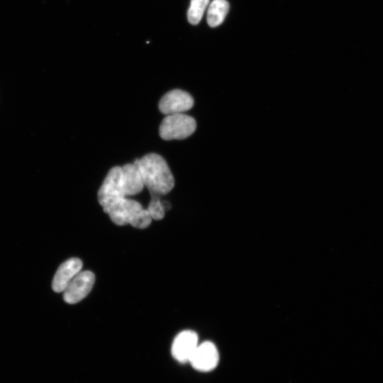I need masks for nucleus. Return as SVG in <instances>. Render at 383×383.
<instances>
[{
	"label": "nucleus",
	"instance_id": "nucleus-1",
	"mask_svg": "<svg viewBox=\"0 0 383 383\" xmlns=\"http://www.w3.org/2000/svg\"><path fill=\"white\" fill-rule=\"evenodd\" d=\"M151 195L165 196L175 186L174 177L165 159L156 153H149L134 163Z\"/></svg>",
	"mask_w": 383,
	"mask_h": 383
},
{
	"label": "nucleus",
	"instance_id": "nucleus-2",
	"mask_svg": "<svg viewBox=\"0 0 383 383\" xmlns=\"http://www.w3.org/2000/svg\"><path fill=\"white\" fill-rule=\"evenodd\" d=\"M197 129L194 118L184 114L168 115L161 123L159 134L165 141L182 140L193 134Z\"/></svg>",
	"mask_w": 383,
	"mask_h": 383
},
{
	"label": "nucleus",
	"instance_id": "nucleus-3",
	"mask_svg": "<svg viewBox=\"0 0 383 383\" xmlns=\"http://www.w3.org/2000/svg\"><path fill=\"white\" fill-rule=\"evenodd\" d=\"M126 198L122 180V167L113 168L100 188L98 199L104 212L117 201Z\"/></svg>",
	"mask_w": 383,
	"mask_h": 383
},
{
	"label": "nucleus",
	"instance_id": "nucleus-4",
	"mask_svg": "<svg viewBox=\"0 0 383 383\" xmlns=\"http://www.w3.org/2000/svg\"><path fill=\"white\" fill-rule=\"evenodd\" d=\"M95 276L90 271L80 272L63 292L65 302L70 305L80 303L92 291Z\"/></svg>",
	"mask_w": 383,
	"mask_h": 383
},
{
	"label": "nucleus",
	"instance_id": "nucleus-5",
	"mask_svg": "<svg viewBox=\"0 0 383 383\" xmlns=\"http://www.w3.org/2000/svg\"><path fill=\"white\" fill-rule=\"evenodd\" d=\"M194 106L193 97L187 92L172 89L166 93L158 105L160 112L165 115L182 114Z\"/></svg>",
	"mask_w": 383,
	"mask_h": 383
},
{
	"label": "nucleus",
	"instance_id": "nucleus-6",
	"mask_svg": "<svg viewBox=\"0 0 383 383\" xmlns=\"http://www.w3.org/2000/svg\"><path fill=\"white\" fill-rule=\"evenodd\" d=\"M142 209L143 207L138 202L125 198L113 204L105 213L116 225L125 226L130 225Z\"/></svg>",
	"mask_w": 383,
	"mask_h": 383
},
{
	"label": "nucleus",
	"instance_id": "nucleus-7",
	"mask_svg": "<svg viewBox=\"0 0 383 383\" xmlns=\"http://www.w3.org/2000/svg\"><path fill=\"white\" fill-rule=\"evenodd\" d=\"M199 336L191 330L180 332L174 339L171 353L180 363L189 362L199 346Z\"/></svg>",
	"mask_w": 383,
	"mask_h": 383
},
{
	"label": "nucleus",
	"instance_id": "nucleus-8",
	"mask_svg": "<svg viewBox=\"0 0 383 383\" xmlns=\"http://www.w3.org/2000/svg\"><path fill=\"white\" fill-rule=\"evenodd\" d=\"M219 360L216 346L211 341H206L199 345L189 363L197 370L210 372L217 367Z\"/></svg>",
	"mask_w": 383,
	"mask_h": 383
},
{
	"label": "nucleus",
	"instance_id": "nucleus-9",
	"mask_svg": "<svg viewBox=\"0 0 383 383\" xmlns=\"http://www.w3.org/2000/svg\"><path fill=\"white\" fill-rule=\"evenodd\" d=\"M82 262L77 258H72L63 263L57 270L52 282V289L56 293L64 292L66 287L81 271Z\"/></svg>",
	"mask_w": 383,
	"mask_h": 383
},
{
	"label": "nucleus",
	"instance_id": "nucleus-10",
	"mask_svg": "<svg viewBox=\"0 0 383 383\" xmlns=\"http://www.w3.org/2000/svg\"><path fill=\"white\" fill-rule=\"evenodd\" d=\"M122 180L126 197L140 194L144 187L142 175L135 163L127 164L122 168Z\"/></svg>",
	"mask_w": 383,
	"mask_h": 383
},
{
	"label": "nucleus",
	"instance_id": "nucleus-11",
	"mask_svg": "<svg viewBox=\"0 0 383 383\" xmlns=\"http://www.w3.org/2000/svg\"><path fill=\"white\" fill-rule=\"evenodd\" d=\"M230 11L227 0H213L208 13V23L211 27L222 25Z\"/></svg>",
	"mask_w": 383,
	"mask_h": 383
},
{
	"label": "nucleus",
	"instance_id": "nucleus-12",
	"mask_svg": "<svg viewBox=\"0 0 383 383\" xmlns=\"http://www.w3.org/2000/svg\"><path fill=\"white\" fill-rule=\"evenodd\" d=\"M210 4V0H191L188 10L187 18L191 25H199L205 13L207 7Z\"/></svg>",
	"mask_w": 383,
	"mask_h": 383
},
{
	"label": "nucleus",
	"instance_id": "nucleus-13",
	"mask_svg": "<svg viewBox=\"0 0 383 383\" xmlns=\"http://www.w3.org/2000/svg\"><path fill=\"white\" fill-rule=\"evenodd\" d=\"M152 220L158 221L165 217V208L159 196L151 195V200L147 209Z\"/></svg>",
	"mask_w": 383,
	"mask_h": 383
},
{
	"label": "nucleus",
	"instance_id": "nucleus-14",
	"mask_svg": "<svg viewBox=\"0 0 383 383\" xmlns=\"http://www.w3.org/2000/svg\"><path fill=\"white\" fill-rule=\"evenodd\" d=\"M152 220L148 211L142 209L133 219L130 225L137 229L144 230L150 226Z\"/></svg>",
	"mask_w": 383,
	"mask_h": 383
}]
</instances>
